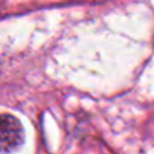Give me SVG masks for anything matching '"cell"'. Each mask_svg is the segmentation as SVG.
<instances>
[{"mask_svg":"<svg viewBox=\"0 0 154 154\" xmlns=\"http://www.w3.org/2000/svg\"><path fill=\"white\" fill-rule=\"evenodd\" d=\"M24 142V130L21 122L8 113L0 115V152L8 154L17 151Z\"/></svg>","mask_w":154,"mask_h":154,"instance_id":"cell-1","label":"cell"}]
</instances>
